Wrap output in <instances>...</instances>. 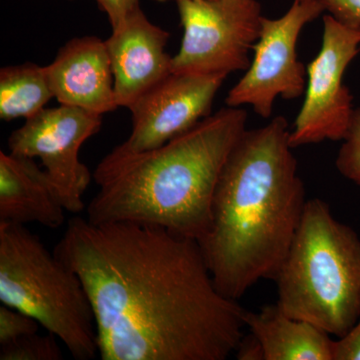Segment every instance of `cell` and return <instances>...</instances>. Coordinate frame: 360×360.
<instances>
[{"label":"cell","instance_id":"cell-5","mask_svg":"<svg viewBox=\"0 0 360 360\" xmlns=\"http://www.w3.org/2000/svg\"><path fill=\"white\" fill-rule=\"evenodd\" d=\"M0 302L34 319L73 359L98 354L96 316L79 276L25 225L0 221Z\"/></svg>","mask_w":360,"mask_h":360},{"label":"cell","instance_id":"cell-17","mask_svg":"<svg viewBox=\"0 0 360 360\" xmlns=\"http://www.w3.org/2000/svg\"><path fill=\"white\" fill-rule=\"evenodd\" d=\"M341 175L360 187V108H355L352 124L335 161Z\"/></svg>","mask_w":360,"mask_h":360},{"label":"cell","instance_id":"cell-6","mask_svg":"<svg viewBox=\"0 0 360 360\" xmlns=\"http://www.w3.org/2000/svg\"><path fill=\"white\" fill-rule=\"evenodd\" d=\"M184 37L172 72L229 75L250 68L262 30L257 0H176Z\"/></svg>","mask_w":360,"mask_h":360},{"label":"cell","instance_id":"cell-18","mask_svg":"<svg viewBox=\"0 0 360 360\" xmlns=\"http://www.w3.org/2000/svg\"><path fill=\"white\" fill-rule=\"evenodd\" d=\"M40 324L23 312L7 305L0 307V345L14 342L23 336L39 333Z\"/></svg>","mask_w":360,"mask_h":360},{"label":"cell","instance_id":"cell-19","mask_svg":"<svg viewBox=\"0 0 360 360\" xmlns=\"http://www.w3.org/2000/svg\"><path fill=\"white\" fill-rule=\"evenodd\" d=\"M75 1V0H70ZM97 6L110 20L111 28L116 30L127 20L130 14L141 8V0H94Z\"/></svg>","mask_w":360,"mask_h":360},{"label":"cell","instance_id":"cell-21","mask_svg":"<svg viewBox=\"0 0 360 360\" xmlns=\"http://www.w3.org/2000/svg\"><path fill=\"white\" fill-rule=\"evenodd\" d=\"M335 360H360V316L347 335L335 341Z\"/></svg>","mask_w":360,"mask_h":360},{"label":"cell","instance_id":"cell-8","mask_svg":"<svg viewBox=\"0 0 360 360\" xmlns=\"http://www.w3.org/2000/svg\"><path fill=\"white\" fill-rule=\"evenodd\" d=\"M359 52L360 27L326 14L321 51L307 66L304 101L290 130L293 148L345 139L355 108L343 77Z\"/></svg>","mask_w":360,"mask_h":360},{"label":"cell","instance_id":"cell-2","mask_svg":"<svg viewBox=\"0 0 360 360\" xmlns=\"http://www.w3.org/2000/svg\"><path fill=\"white\" fill-rule=\"evenodd\" d=\"M286 118L246 129L227 158L200 241L215 285L238 300L274 279L302 222L307 198Z\"/></svg>","mask_w":360,"mask_h":360},{"label":"cell","instance_id":"cell-7","mask_svg":"<svg viewBox=\"0 0 360 360\" xmlns=\"http://www.w3.org/2000/svg\"><path fill=\"white\" fill-rule=\"evenodd\" d=\"M323 11V0H295L281 18L264 16L252 61L227 94L226 106L248 105L257 115L269 118L277 97L300 98L307 89V72L296 51L298 39L304 26Z\"/></svg>","mask_w":360,"mask_h":360},{"label":"cell","instance_id":"cell-14","mask_svg":"<svg viewBox=\"0 0 360 360\" xmlns=\"http://www.w3.org/2000/svg\"><path fill=\"white\" fill-rule=\"evenodd\" d=\"M245 326L257 340L262 360H335V340L326 331L284 314L277 304L246 310Z\"/></svg>","mask_w":360,"mask_h":360},{"label":"cell","instance_id":"cell-3","mask_svg":"<svg viewBox=\"0 0 360 360\" xmlns=\"http://www.w3.org/2000/svg\"><path fill=\"white\" fill-rule=\"evenodd\" d=\"M246 123L243 108L226 106L160 148L111 151L92 174L99 191L87 219L158 225L200 243L212 225L220 174Z\"/></svg>","mask_w":360,"mask_h":360},{"label":"cell","instance_id":"cell-4","mask_svg":"<svg viewBox=\"0 0 360 360\" xmlns=\"http://www.w3.org/2000/svg\"><path fill=\"white\" fill-rule=\"evenodd\" d=\"M279 309L341 338L360 316V238L326 201L307 200L288 255L274 279Z\"/></svg>","mask_w":360,"mask_h":360},{"label":"cell","instance_id":"cell-11","mask_svg":"<svg viewBox=\"0 0 360 360\" xmlns=\"http://www.w3.org/2000/svg\"><path fill=\"white\" fill-rule=\"evenodd\" d=\"M169 32L151 22L142 9L130 14L105 40L118 108H129L172 73Z\"/></svg>","mask_w":360,"mask_h":360},{"label":"cell","instance_id":"cell-10","mask_svg":"<svg viewBox=\"0 0 360 360\" xmlns=\"http://www.w3.org/2000/svg\"><path fill=\"white\" fill-rule=\"evenodd\" d=\"M226 77L172 72L130 106L131 132L113 150L142 153L186 134L212 115L213 101Z\"/></svg>","mask_w":360,"mask_h":360},{"label":"cell","instance_id":"cell-12","mask_svg":"<svg viewBox=\"0 0 360 360\" xmlns=\"http://www.w3.org/2000/svg\"><path fill=\"white\" fill-rule=\"evenodd\" d=\"M46 68L59 103L101 115L117 110L115 78L103 40L91 35L75 37L59 49Z\"/></svg>","mask_w":360,"mask_h":360},{"label":"cell","instance_id":"cell-20","mask_svg":"<svg viewBox=\"0 0 360 360\" xmlns=\"http://www.w3.org/2000/svg\"><path fill=\"white\" fill-rule=\"evenodd\" d=\"M326 11L345 25L360 27V0H323Z\"/></svg>","mask_w":360,"mask_h":360},{"label":"cell","instance_id":"cell-1","mask_svg":"<svg viewBox=\"0 0 360 360\" xmlns=\"http://www.w3.org/2000/svg\"><path fill=\"white\" fill-rule=\"evenodd\" d=\"M53 252L84 284L103 360H225L245 336L246 310L220 292L194 239L77 217Z\"/></svg>","mask_w":360,"mask_h":360},{"label":"cell","instance_id":"cell-22","mask_svg":"<svg viewBox=\"0 0 360 360\" xmlns=\"http://www.w3.org/2000/svg\"><path fill=\"white\" fill-rule=\"evenodd\" d=\"M153 1L163 2V1H167V0H153Z\"/></svg>","mask_w":360,"mask_h":360},{"label":"cell","instance_id":"cell-13","mask_svg":"<svg viewBox=\"0 0 360 360\" xmlns=\"http://www.w3.org/2000/svg\"><path fill=\"white\" fill-rule=\"evenodd\" d=\"M65 212L58 188L33 158L0 151V221L56 229Z\"/></svg>","mask_w":360,"mask_h":360},{"label":"cell","instance_id":"cell-16","mask_svg":"<svg viewBox=\"0 0 360 360\" xmlns=\"http://www.w3.org/2000/svg\"><path fill=\"white\" fill-rule=\"evenodd\" d=\"M58 338L39 333L23 336L14 342L0 345V360H60L63 352Z\"/></svg>","mask_w":360,"mask_h":360},{"label":"cell","instance_id":"cell-15","mask_svg":"<svg viewBox=\"0 0 360 360\" xmlns=\"http://www.w3.org/2000/svg\"><path fill=\"white\" fill-rule=\"evenodd\" d=\"M52 92L46 66L25 63L0 70V118L11 122L44 110Z\"/></svg>","mask_w":360,"mask_h":360},{"label":"cell","instance_id":"cell-9","mask_svg":"<svg viewBox=\"0 0 360 360\" xmlns=\"http://www.w3.org/2000/svg\"><path fill=\"white\" fill-rule=\"evenodd\" d=\"M101 125L103 115L75 106L60 104L44 108L11 134L9 151L14 155L39 158L66 212L79 213L84 210L82 198L94 179L79 160V151Z\"/></svg>","mask_w":360,"mask_h":360}]
</instances>
